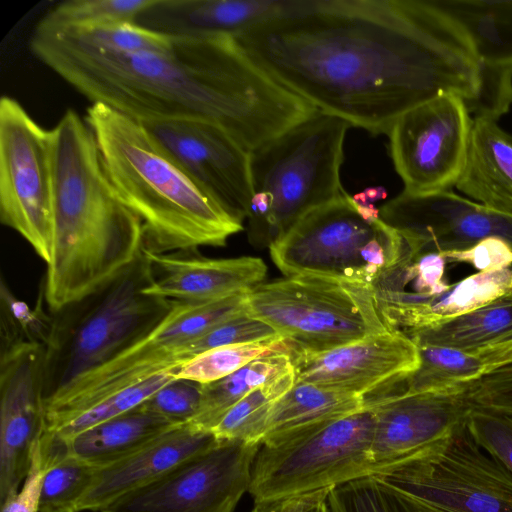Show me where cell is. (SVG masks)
<instances>
[{
	"instance_id": "cell-1",
	"label": "cell",
	"mask_w": 512,
	"mask_h": 512,
	"mask_svg": "<svg viewBox=\"0 0 512 512\" xmlns=\"http://www.w3.org/2000/svg\"><path fill=\"white\" fill-rule=\"evenodd\" d=\"M234 38L285 88L373 135L445 93L480 113L475 46L435 0H280Z\"/></svg>"
},
{
	"instance_id": "cell-2",
	"label": "cell",
	"mask_w": 512,
	"mask_h": 512,
	"mask_svg": "<svg viewBox=\"0 0 512 512\" xmlns=\"http://www.w3.org/2000/svg\"><path fill=\"white\" fill-rule=\"evenodd\" d=\"M31 50L92 103L140 122L208 121L249 152L318 112L267 74L232 36L174 37L166 52L125 53L38 23Z\"/></svg>"
},
{
	"instance_id": "cell-3",
	"label": "cell",
	"mask_w": 512,
	"mask_h": 512,
	"mask_svg": "<svg viewBox=\"0 0 512 512\" xmlns=\"http://www.w3.org/2000/svg\"><path fill=\"white\" fill-rule=\"evenodd\" d=\"M50 131L53 250L42 283L55 312L131 264L143 228L110 183L85 118L69 109Z\"/></svg>"
},
{
	"instance_id": "cell-4",
	"label": "cell",
	"mask_w": 512,
	"mask_h": 512,
	"mask_svg": "<svg viewBox=\"0 0 512 512\" xmlns=\"http://www.w3.org/2000/svg\"><path fill=\"white\" fill-rule=\"evenodd\" d=\"M84 118L110 183L142 222L143 250L222 247L243 230L140 121L102 103H92Z\"/></svg>"
},
{
	"instance_id": "cell-5",
	"label": "cell",
	"mask_w": 512,
	"mask_h": 512,
	"mask_svg": "<svg viewBox=\"0 0 512 512\" xmlns=\"http://www.w3.org/2000/svg\"><path fill=\"white\" fill-rule=\"evenodd\" d=\"M152 265L142 249L134 261L90 293L55 312L45 351V402L154 328L173 300L145 293Z\"/></svg>"
},
{
	"instance_id": "cell-6",
	"label": "cell",
	"mask_w": 512,
	"mask_h": 512,
	"mask_svg": "<svg viewBox=\"0 0 512 512\" xmlns=\"http://www.w3.org/2000/svg\"><path fill=\"white\" fill-rule=\"evenodd\" d=\"M406 245L381 219L366 221L344 191L303 217L270 246L284 277H311L372 288L396 264Z\"/></svg>"
},
{
	"instance_id": "cell-7",
	"label": "cell",
	"mask_w": 512,
	"mask_h": 512,
	"mask_svg": "<svg viewBox=\"0 0 512 512\" xmlns=\"http://www.w3.org/2000/svg\"><path fill=\"white\" fill-rule=\"evenodd\" d=\"M373 430V413L366 407L268 435L255 455L248 491L254 502H261L369 476Z\"/></svg>"
},
{
	"instance_id": "cell-8",
	"label": "cell",
	"mask_w": 512,
	"mask_h": 512,
	"mask_svg": "<svg viewBox=\"0 0 512 512\" xmlns=\"http://www.w3.org/2000/svg\"><path fill=\"white\" fill-rule=\"evenodd\" d=\"M350 126L319 111L250 152L254 193H266L271 202V244L305 214L344 192L340 168Z\"/></svg>"
},
{
	"instance_id": "cell-9",
	"label": "cell",
	"mask_w": 512,
	"mask_h": 512,
	"mask_svg": "<svg viewBox=\"0 0 512 512\" xmlns=\"http://www.w3.org/2000/svg\"><path fill=\"white\" fill-rule=\"evenodd\" d=\"M245 309L299 350H328L392 330L371 287L320 278L262 282L245 294Z\"/></svg>"
},
{
	"instance_id": "cell-10",
	"label": "cell",
	"mask_w": 512,
	"mask_h": 512,
	"mask_svg": "<svg viewBox=\"0 0 512 512\" xmlns=\"http://www.w3.org/2000/svg\"><path fill=\"white\" fill-rule=\"evenodd\" d=\"M245 294L212 303L174 301L149 332L45 402V433L112 394L183 364L182 349L218 324L246 312Z\"/></svg>"
},
{
	"instance_id": "cell-11",
	"label": "cell",
	"mask_w": 512,
	"mask_h": 512,
	"mask_svg": "<svg viewBox=\"0 0 512 512\" xmlns=\"http://www.w3.org/2000/svg\"><path fill=\"white\" fill-rule=\"evenodd\" d=\"M371 475L416 512H512V475L474 441L466 425Z\"/></svg>"
},
{
	"instance_id": "cell-12",
	"label": "cell",
	"mask_w": 512,
	"mask_h": 512,
	"mask_svg": "<svg viewBox=\"0 0 512 512\" xmlns=\"http://www.w3.org/2000/svg\"><path fill=\"white\" fill-rule=\"evenodd\" d=\"M0 220L47 264L53 250L51 131L8 96L0 101Z\"/></svg>"
},
{
	"instance_id": "cell-13",
	"label": "cell",
	"mask_w": 512,
	"mask_h": 512,
	"mask_svg": "<svg viewBox=\"0 0 512 512\" xmlns=\"http://www.w3.org/2000/svg\"><path fill=\"white\" fill-rule=\"evenodd\" d=\"M260 444L219 439L99 512H233L249 489Z\"/></svg>"
},
{
	"instance_id": "cell-14",
	"label": "cell",
	"mask_w": 512,
	"mask_h": 512,
	"mask_svg": "<svg viewBox=\"0 0 512 512\" xmlns=\"http://www.w3.org/2000/svg\"><path fill=\"white\" fill-rule=\"evenodd\" d=\"M472 123L464 99L452 93L399 117L387 134L403 191L423 195L451 190L465 162Z\"/></svg>"
},
{
	"instance_id": "cell-15",
	"label": "cell",
	"mask_w": 512,
	"mask_h": 512,
	"mask_svg": "<svg viewBox=\"0 0 512 512\" xmlns=\"http://www.w3.org/2000/svg\"><path fill=\"white\" fill-rule=\"evenodd\" d=\"M188 175L232 217L248 218L254 195L250 152L217 124L199 119L141 122Z\"/></svg>"
},
{
	"instance_id": "cell-16",
	"label": "cell",
	"mask_w": 512,
	"mask_h": 512,
	"mask_svg": "<svg viewBox=\"0 0 512 512\" xmlns=\"http://www.w3.org/2000/svg\"><path fill=\"white\" fill-rule=\"evenodd\" d=\"M379 216L402 236L411 254L463 250L489 237L512 247V215L451 190L423 195L403 191L379 208Z\"/></svg>"
},
{
	"instance_id": "cell-17",
	"label": "cell",
	"mask_w": 512,
	"mask_h": 512,
	"mask_svg": "<svg viewBox=\"0 0 512 512\" xmlns=\"http://www.w3.org/2000/svg\"><path fill=\"white\" fill-rule=\"evenodd\" d=\"M45 346L0 352V504L27 477L45 428Z\"/></svg>"
},
{
	"instance_id": "cell-18",
	"label": "cell",
	"mask_w": 512,
	"mask_h": 512,
	"mask_svg": "<svg viewBox=\"0 0 512 512\" xmlns=\"http://www.w3.org/2000/svg\"><path fill=\"white\" fill-rule=\"evenodd\" d=\"M471 383L442 392L390 391L365 397L374 417L373 470L422 451L464 427L475 407L469 394Z\"/></svg>"
},
{
	"instance_id": "cell-19",
	"label": "cell",
	"mask_w": 512,
	"mask_h": 512,
	"mask_svg": "<svg viewBox=\"0 0 512 512\" xmlns=\"http://www.w3.org/2000/svg\"><path fill=\"white\" fill-rule=\"evenodd\" d=\"M295 382H306L364 397L403 383L420 363L416 344L390 330L323 351L289 347Z\"/></svg>"
},
{
	"instance_id": "cell-20",
	"label": "cell",
	"mask_w": 512,
	"mask_h": 512,
	"mask_svg": "<svg viewBox=\"0 0 512 512\" xmlns=\"http://www.w3.org/2000/svg\"><path fill=\"white\" fill-rule=\"evenodd\" d=\"M151 262L153 282L148 295L188 303H212L247 293L263 282L267 266L261 258L242 256L212 259L197 249L168 253L145 251Z\"/></svg>"
},
{
	"instance_id": "cell-21",
	"label": "cell",
	"mask_w": 512,
	"mask_h": 512,
	"mask_svg": "<svg viewBox=\"0 0 512 512\" xmlns=\"http://www.w3.org/2000/svg\"><path fill=\"white\" fill-rule=\"evenodd\" d=\"M468 33L483 68L481 116L512 103V1L435 0Z\"/></svg>"
},
{
	"instance_id": "cell-22",
	"label": "cell",
	"mask_w": 512,
	"mask_h": 512,
	"mask_svg": "<svg viewBox=\"0 0 512 512\" xmlns=\"http://www.w3.org/2000/svg\"><path fill=\"white\" fill-rule=\"evenodd\" d=\"M219 439L189 425L177 426L128 457L97 470L78 511H101L121 496L147 485Z\"/></svg>"
},
{
	"instance_id": "cell-23",
	"label": "cell",
	"mask_w": 512,
	"mask_h": 512,
	"mask_svg": "<svg viewBox=\"0 0 512 512\" xmlns=\"http://www.w3.org/2000/svg\"><path fill=\"white\" fill-rule=\"evenodd\" d=\"M511 293L512 266L477 272L433 297L408 293H374V297L385 324L407 334L471 312Z\"/></svg>"
},
{
	"instance_id": "cell-24",
	"label": "cell",
	"mask_w": 512,
	"mask_h": 512,
	"mask_svg": "<svg viewBox=\"0 0 512 512\" xmlns=\"http://www.w3.org/2000/svg\"><path fill=\"white\" fill-rule=\"evenodd\" d=\"M280 0H153L135 24L172 37L232 36L272 13Z\"/></svg>"
},
{
	"instance_id": "cell-25",
	"label": "cell",
	"mask_w": 512,
	"mask_h": 512,
	"mask_svg": "<svg viewBox=\"0 0 512 512\" xmlns=\"http://www.w3.org/2000/svg\"><path fill=\"white\" fill-rule=\"evenodd\" d=\"M496 120L473 117L465 162L454 187L479 204L512 215V135Z\"/></svg>"
},
{
	"instance_id": "cell-26",
	"label": "cell",
	"mask_w": 512,
	"mask_h": 512,
	"mask_svg": "<svg viewBox=\"0 0 512 512\" xmlns=\"http://www.w3.org/2000/svg\"><path fill=\"white\" fill-rule=\"evenodd\" d=\"M175 427L177 425L140 404L70 439L60 440L50 436L67 453L100 469L128 457Z\"/></svg>"
},
{
	"instance_id": "cell-27",
	"label": "cell",
	"mask_w": 512,
	"mask_h": 512,
	"mask_svg": "<svg viewBox=\"0 0 512 512\" xmlns=\"http://www.w3.org/2000/svg\"><path fill=\"white\" fill-rule=\"evenodd\" d=\"M407 335L415 344L450 347L470 354L512 340V293Z\"/></svg>"
},
{
	"instance_id": "cell-28",
	"label": "cell",
	"mask_w": 512,
	"mask_h": 512,
	"mask_svg": "<svg viewBox=\"0 0 512 512\" xmlns=\"http://www.w3.org/2000/svg\"><path fill=\"white\" fill-rule=\"evenodd\" d=\"M365 403V397L359 394L295 382L273 405L263 439L271 434L355 413L366 408Z\"/></svg>"
},
{
	"instance_id": "cell-29",
	"label": "cell",
	"mask_w": 512,
	"mask_h": 512,
	"mask_svg": "<svg viewBox=\"0 0 512 512\" xmlns=\"http://www.w3.org/2000/svg\"><path fill=\"white\" fill-rule=\"evenodd\" d=\"M293 369L288 352L264 355L218 381L203 384L198 412L187 423L212 432L228 410L254 389Z\"/></svg>"
},
{
	"instance_id": "cell-30",
	"label": "cell",
	"mask_w": 512,
	"mask_h": 512,
	"mask_svg": "<svg viewBox=\"0 0 512 512\" xmlns=\"http://www.w3.org/2000/svg\"><path fill=\"white\" fill-rule=\"evenodd\" d=\"M40 449L45 461L38 512H79L82 498L99 468L67 453L53 437L42 435Z\"/></svg>"
},
{
	"instance_id": "cell-31",
	"label": "cell",
	"mask_w": 512,
	"mask_h": 512,
	"mask_svg": "<svg viewBox=\"0 0 512 512\" xmlns=\"http://www.w3.org/2000/svg\"><path fill=\"white\" fill-rule=\"evenodd\" d=\"M416 346L419 367L404 381L402 392L455 390L479 379L484 373L482 360L475 354L437 345Z\"/></svg>"
},
{
	"instance_id": "cell-32",
	"label": "cell",
	"mask_w": 512,
	"mask_h": 512,
	"mask_svg": "<svg viewBox=\"0 0 512 512\" xmlns=\"http://www.w3.org/2000/svg\"><path fill=\"white\" fill-rule=\"evenodd\" d=\"M294 383L293 368L254 389L228 410L212 433L222 440L261 443L273 405Z\"/></svg>"
},
{
	"instance_id": "cell-33",
	"label": "cell",
	"mask_w": 512,
	"mask_h": 512,
	"mask_svg": "<svg viewBox=\"0 0 512 512\" xmlns=\"http://www.w3.org/2000/svg\"><path fill=\"white\" fill-rule=\"evenodd\" d=\"M45 293L41 281L34 308L19 299L5 277L0 280V352L32 344L47 346L53 329V316L44 307Z\"/></svg>"
},
{
	"instance_id": "cell-34",
	"label": "cell",
	"mask_w": 512,
	"mask_h": 512,
	"mask_svg": "<svg viewBox=\"0 0 512 512\" xmlns=\"http://www.w3.org/2000/svg\"><path fill=\"white\" fill-rule=\"evenodd\" d=\"M288 351L289 344L281 337L262 342L221 346L184 362L176 369L175 378L208 384L227 377L264 355Z\"/></svg>"
},
{
	"instance_id": "cell-35",
	"label": "cell",
	"mask_w": 512,
	"mask_h": 512,
	"mask_svg": "<svg viewBox=\"0 0 512 512\" xmlns=\"http://www.w3.org/2000/svg\"><path fill=\"white\" fill-rule=\"evenodd\" d=\"M177 368L162 371L142 382L120 390L81 412L55 432L43 434L67 440L99 423L123 414L142 404L158 389L173 380Z\"/></svg>"
},
{
	"instance_id": "cell-36",
	"label": "cell",
	"mask_w": 512,
	"mask_h": 512,
	"mask_svg": "<svg viewBox=\"0 0 512 512\" xmlns=\"http://www.w3.org/2000/svg\"><path fill=\"white\" fill-rule=\"evenodd\" d=\"M54 28L62 29L91 46L125 53L166 52L172 48L174 42L172 36L159 34L130 22Z\"/></svg>"
},
{
	"instance_id": "cell-37",
	"label": "cell",
	"mask_w": 512,
	"mask_h": 512,
	"mask_svg": "<svg viewBox=\"0 0 512 512\" xmlns=\"http://www.w3.org/2000/svg\"><path fill=\"white\" fill-rule=\"evenodd\" d=\"M153 0H69L58 4L39 23L52 27L134 23Z\"/></svg>"
},
{
	"instance_id": "cell-38",
	"label": "cell",
	"mask_w": 512,
	"mask_h": 512,
	"mask_svg": "<svg viewBox=\"0 0 512 512\" xmlns=\"http://www.w3.org/2000/svg\"><path fill=\"white\" fill-rule=\"evenodd\" d=\"M328 505L331 512H416L403 495L372 475L334 487Z\"/></svg>"
},
{
	"instance_id": "cell-39",
	"label": "cell",
	"mask_w": 512,
	"mask_h": 512,
	"mask_svg": "<svg viewBox=\"0 0 512 512\" xmlns=\"http://www.w3.org/2000/svg\"><path fill=\"white\" fill-rule=\"evenodd\" d=\"M280 337L265 322L247 312L230 318L188 343L181 351V360H187L207 350L242 343L268 341Z\"/></svg>"
},
{
	"instance_id": "cell-40",
	"label": "cell",
	"mask_w": 512,
	"mask_h": 512,
	"mask_svg": "<svg viewBox=\"0 0 512 512\" xmlns=\"http://www.w3.org/2000/svg\"><path fill=\"white\" fill-rule=\"evenodd\" d=\"M466 428L474 441L512 475V416L474 407Z\"/></svg>"
},
{
	"instance_id": "cell-41",
	"label": "cell",
	"mask_w": 512,
	"mask_h": 512,
	"mask_svg": "<svg viewBox=\"0 0 512 512\" xmlns=\"http://www.w3.org/2000/svg\"><path fill=\"white\" fill-rule=\"evenodd\" d=\"M203 384L187 379L169 381L141 406L181 426L189 423L198 412Z\"/></svg>"
},
{
	"instance_id": "cell-42",
	"label": "cell",
	"mask_w": 512,
	"mask_h": 512,
	"mask_svg": "<svg viewBox=\"0 0 512 512\" xmlns=\"http://www.w3.org/2000/svg\"><path fill=\"white\" fill-rule=\"evenodd\" d=\"M440 253L447 262L468 263L479 272L496 271L512 266V247L497 237L483 239L463 250Z\"/></svg>"
},
{
	"instance_id": "cell-43",
	"label": "cell",
	"mask_w": 512,
	"mask_h": 512,
	"mask_svg": "<svg viewBox=\"0 0 512 512\" xmlns=\"http://www.w3.org/2000/svg\"><path fill=\"white\" fill-rule=\"evenodd\" d=\"M45 461L40 449V440L35 445L31 467L19 491L1 504V512H38L40 482Z\"/></svg>"
},
{
	"instance_id": "cell-44",
	"label": "cell",
	"mask_w": 512,
	"mask_h": 512,
	"mask_svg": "<svg viewBox=\"0 0 512 512\" xmlns=\"http://www.w3.org/2000/svg\"><path fill=\"white\" fill-rule=\"evenodd\" d=\"M333 488H325L309 493L255 502L251 512H331L328 495Z\"/></svg>"
},
{
	"instance_id": "cell-45",
	"label": "cell",
	"mask_w": 512,
	"mask_h": 512,
	"mask_svg": "<svg viewBox=\"0 0 512 512\" xmlns=\"http://www.w3.org/2000/svg\"><path fill=\"white\" fill-rule=\"evenodd\" d=\"M387 197V192L383 187L367 188L364 191L355 194L353 200L361 206L371 205L378 200Z\"/></svg>"
}]
</instances>
